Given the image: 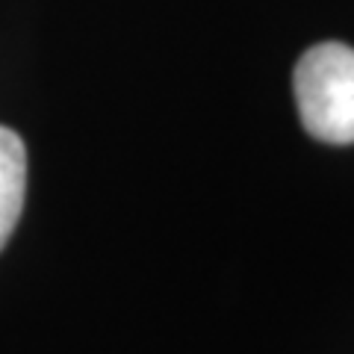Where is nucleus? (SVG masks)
I'll list each match as a JSON object with an SVG mask.
<instances>
[{
  "instance_id": "f257e3e1",
  "label": "nucleus",
  "mask_w": 354,
  "mask_h": 354,
  "mask_svg": "<svg viewBox=\"0 0 354 354\" xmlns=\"http://www.w3.org/2000/svg\"><path fill=\"white\" fill-rule=\"evenodd\" d=\"M295 101L301 124L328 145L354 142V48L325 41L295 65Z\"/></svg>"
},
{
  "instance_id": "f03ea898",
  "label": "nucleus",
  "mask_w": 354,
  "mask_h": 354,
  "mask_svg": "<svg viewBox=\"0 0 354 354\" xmlns=\"http://www.w3.org/2000/svg\"><path fill=\"white\" fill-rule=\"evenodd\" d=\"M27 195V148L15 130L0 124V251L21 218Z\"/></svg>"
}]
</instances>
